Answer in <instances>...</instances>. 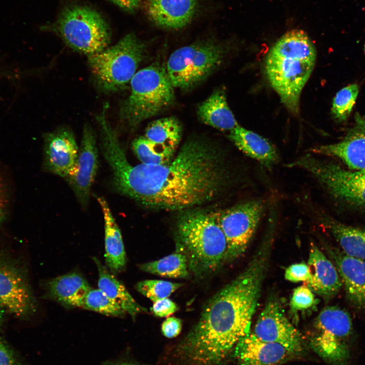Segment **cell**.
Listing matches in <instances>:
<instances>
[{
    "mask_svg": "<svg viewBox=\"0 0 365 365\" xmlns=\"http://www.w3.org/2000/svg\"><path fill=\"white\" fill-rule=\"evenodd\" d=\"M100 135L101 150L115 189L146 207L189 209L215 199L229 179L218 152L203 140L186 142L168 163L132 165L112 127L102 128Z\"/></svg>",
    "mask_w": 365,
    "mask_h": 365,
    "instance_id": "1",
    "label": "cell"
},
{
    "mask_svg": "<svg viewBox=\"0 0 365 365\" xmlns=\"http://www.w3.org/2000/svg\"><path fill=\"white\" fill-rule=\"evenodd\" d=\"M272 239L266 236L247 267L209 300L183 341L185 350L196 361L206 365L220 363L250 332Z\"/></svg>",
    "mask_w": 365,
    "mask_h": 365,
    "instance_id": "2",
    "label": "cell"
},
{
    "mask_svg": "<svg viewBox=\"0 0 365 365\" xmlns=\"http://www.w3.org/2000/svg\"><path fill=\"white\" fill-rule=\"evenodd\" d=\"M316 52L304 31L286 32L272 47L265 60V71L271 86L292 113L299 110L302 91L314 68Z\"/></svg>",
    "mask_w": 365,
    "mask_h": 365,
    "instance_id": "3",
    "label": "cell"
},
{
    "mask_svg": "<svg viewBox=\"0 0 365 365\" xmlns=\"http://www.w3.org/2000/svg\"><path fill=\"white\" fill-rule=\"evenodd\" d=\"M176 231V251L186 256L189 270L196 275L215 272L226 262L227 242L214 212L184 211Z\"/></svg>",
    "mask_w": 365,
    "mask_h": 365,
    "instance_id": "4",
    "label": "cell"
},
{
    "mask_svg": "<svg viewBox=\"0 0 365 365\" xmlns=\"http://www.w3.org/2000/svg\"><path fill=\"white\" fill-rule=\"evenodd\" d=\"M131 93L122 102L120 119L129 127L167 109L174 102V92L166 70L153 64L136 72L130 81Z\"/></svg>",
    "mask_w": 365,
    "mask_h": 365,
    "instance_id": "5",
    "label": "cell"
},
{
    "mask_svg": "<svg viewBox=\"0 0 365 365\" xmlns=\"http://www.w3.org/2000/svg\"><path fill=\"white\" fill-rule=\"evenodd\" d=\"M42 29L55 33L69 48L88 56L107 48L111 38V28L101 15L80 3L65 6L53 22Z\"/></svg>",
    "mask_w": 365,
    "mask_h": 365,
    "instance_id": "6",
    "label": "cell"
},
{
    "mask_svg": "<svg viewBox=\"0 0 365 365\" xmlns=\"http://www.w3.org/2000/svg\"><path fill=\"white\" fill-rule=\"evenodd\" d=\"M146 45L129 33L114 46L88 56V64L97 86L111 93L125 88L143 60Z\"/></svg>",
    "mask_w": 365,
    "mask_h": 365,
    "instance_id": "7",
    "label": "cell"
},
{
    "mask_svg": "<svg viewBox=\"0 0 365 365\" xmlns=\"http://www.w3.org/2000/svg\"><path fill=\"white\" fill-rule=\"evenodd\" d=\"M353 337L349 314L339 307L328 306L316 318L309 344L325 362L332 365H347L351 357Z\"/></svg>",
    "mask_w": 365,
    "mask_h": 365,
    "instance_id": "8",
    "label": "cell"
},
{
    "mask_svg": "<svg viewBox=\"0 0 365 365\" xmlns=\"http://www.w3.org/2000/svg\"><path fill=\"white\" fill-rule=\"evenodd\" d=\"M225 48L207 39L180 48L170 56L166 71L174 87L189 89L206 79L222 64Z\"/></svg>",
    "mask_w": 365,
    "mask_h": 365,
    "instance_id": "9",
    "label": "cell"
},
{
    "mask_svg": "<svg viewBox=\"0 0 365 365\" xmlns=\"http://www.w3.org/2000/svg\"><path fill=\"white\" fill-rule=\"evenodd\" d=\"M288 166L308 172L336 200L365 209V171L345 168L311 154L300 157Z\"/></svg>",
    "mask_w": 365,
    "mask_h": 365,
    "instance_id": "10",
    "label": "cell"
},
{
    "mask_svg": "<svg viewBox=\"0 0 365 365\" xmlns=\"http://www.w3.org/2000/svg\"><path fill=\"white\" fill-rule=\"evenodd\" d=\"M264 208L262 201L254 199L214 212L227 242L226 262H231L245 252L254 234Z\"/></svg>",
    "mask_w": 365,
    "mask_h": 365,
    "instance_id": "11",
    "label": "cell"
},
{
    "mask_svg": "<svg viewBox=\"0 0 365 365\" xmlns=\"http://www.w3.org/2000/svg\"><path fill=\"white\" fill-rule=\"evenodd\" d=\"M0 305L21 319L29 318L36 308L25 268L4 249H0Z\"/></svg>",
    "mask_w": 365,
    "mask_h": 365,
    "instance_id": "12",
    "label": "cell"
},
{
    "mask_svg": "<svg viewBox=\"0 0 365 365\" xmlns=\"http://www.w3.org/2000/svg\"><path fill=\"white\" fill-rule=\"evenodd\" d=\"M253 333L262 340L279 344L294 356L305 352L303 337L276 301L271 300L266 305L257 319Z\"/></svg>",
    "mask_w": 365,
    "mask_h": 365,
    "instance_id": "13",
    "label": "cell"
},
{
    "mask_svg": "<svg viewBox=\"0 0 365 365\" xmlns=\"http://www.w3.org/2000/svg\"><path fill=\"white\" fill-rule=\"evenodd\" d=\"M98 167L95 134L89 125L84 126L81 147L74 168L66 178L83 207L89 203L90 191Z\"/></svg>",
    "mask_w": 365,
    "mask_h": 365,
    "instance_id": "14",
    "label": "cell"
},
{
    "mask_svg": "<svg viewBox=\"0 0 365 365\" xmlns=\"http://www.w3.org/2000/svg\"><path fill=\"white\" fill-rule=\"evenodd\" d=\"M79 149L72 131L60 127L44 136V167L46 170L66 178L74 168Z\"/></svg>",
    "mask_w": 365,
    "mask_h": 365,
    "instance_id": "15",
    "label": "cell"
},
{
    "mask_svg": "<svg viewBox=\"0 0 365 365\" xmlns=\"http://www.w3.org/2000/svg\"><path fill=\"white\" fill-rule=\"evenodd\" d=\"M309 151L337 158L349 169L365 171V119L357 114L354 125L342 140Z\"/></svg>",
    "mask_w": 365,
    "mask_h": 365,
    "instance_id": "16",
    "label": "cell"
},
{
    "mask_svg": "<svg viewBox=\"0 0 365 365\" xmlns=\"http://www.w3.org/2000/svg\"><path fill=\"white\" fill-rule=\"evenodd\" d=\"M335 265L350 303L357 309H365V261L347 255L336 247L325 246Z\"/></svg>",
    "mask_w": 365,
    "mask_h": 365,
    "instance_id": "17",
    "label": "cell"
},
{
    "mask_svg": "<svg viewBox=\"0 0 365 365\" xmlns=\"http://www.w3.org/2000/svg\"><path fill=\"white\" fill-rule=\"evenodd\" d=\"M199 0H146L149 19L161 28L176 30L186 26L194 17Z\"/></svg>",
    "mask_w": 365,
    "mask_h": 365,
    "instance_id": "18",
    "label": "cell"
},
{
    "mask_svg": "<svg viewBox=\"0 0 365 365\" xmlns=\"http://www.w3.org/2000/svg\"><path fill=\"white\" fill-rule=\"evenodd\" d=\"M234 355L239 365H279L294 356L279 344L262 340L250 332L238 341Z\"/></svg>",
    "mask_w": 365,
    "mask_h": 365,
    "instance_id": "19",
    "label": "cell"
},
{
    "mask_svg": "<svg viewBox=\"0 0 365 365\" xmlns=\"http://www.w3.org/2000/svg\"><path fill=\"white\" fill-rule=\"evenodd\" d=\"M307 264L310 276L305 285L313 293L327 300L339 293L343 284L337 270L333 262L315 245L310 248Z\"/></svg>",
    "mask_w": 365,
    "mask_h": 365,
    "instance_id": "20",
    "label": "cell"
},
{
    "mask_svg": "<svg viewBox=\"0 0 365 365\" xmlns=\"http://www.w3.org/2000/svg\"><path fill=\"white\" fill-rule=\"evenodd\" d=\"M228 138L243 154L271 169L279 161L277 150L267 139L239 125L229 131Z\"/></svg>",
    "mask_w": 365,
    "mask_h": 365,
    "instance_id": "21",
    "label": "cell"
},
{
    "mask_svg": "<svg viewBox=\"0 0 365 365\" xmlns=\"http://www.w3.org/2000/svg\"><path fill=\"white\" fill-rule=\"evenodd\" d=\"M91 288L87 281L77 272L56 277L44 284L45 297L65 307H77L81 299Z\"/></svg>",
    "mask_w": 365,
    "mask_h": 365,
    "instance_id": "22",
    "label": "cell"
},
{
    "mask_svg": "<svg viewBox=\"0 0 365 365\" xmlns=\"http://www.w3.org/2000/svg\"><path fill=\"white\" fill-rule=\"evenodd\" d=\"M97 200L101 208L104 223L105 261L111 272L118 274L125 268L126 256L120 230L106 200L102 197Z\"/></svg>",
    "mask_w": 365,
    "mask_h": 365,
    "instance_id": "23",
    "label": "cell"
},
{
    "mask_svg": "<svg viewBox=\"0 0 365 365\" xmlns=\"http://www.w3.org/2000/svg\"><path fill=\"white\" fill-rule=\"evenodd\" d=\"M197 114L204 124L222 131H229L238 125L228 106L223 88L214 90L199 106Z\"/></svg>",
    "mask_w": 365,
    "mask_h": 365,
    "instance_id": "24",
    "label": "cell"
},
{
    "mask_svg": "<svg viewBox=\"0 0 365 365\" xmlns=\"http://www.w3.org/2000/svg\"><path fill=\"white\" fill-rule=\"evenodd\" d=\"M93 259L98 270V286L100 290L133 318L139 313L148 312L145 308L135 301L124 285L98 259L94 257Z\"/></svg>",
    "mask_w": 365,
    "mask_h": 365,
    "instance_id": "25",
    "label": "cell"
},
{
    "mask_svg": "<svg viewBox=\"0 0 365 365\" xmlns=\"http://www.w3.org/2000/svg\"><path fill=\"white\" fill-rule=\"evenodd\" d=\"M326 219L325 223L341 250L348 256L365 261V229Z\"/></svg>",
    "mask_w": 365,
    "mask_h": 365,
    "instance_id": "26",
    "label": "cell"
},
{
    "mask_svg": "<svg viewBox=\"0 0 365 365\" xmlns=\"http://www.w3.org/2000/svg\"><path fill=\"white\" fill-rule=\"evenodd\" d=\"M181 134L180 123L174 117H170L151 122L146 129L145 137L153 142L175 150Z\"/></svg>",
    "mask_w": 365,
    "mask_h": 365,
    "instance_id": "27",
    "label": "cell"
},
{
    "mask_svg": "<svg viewBox=\"0 0 365 365\" xmlns=\"http://www.w3.org/2000/svg\"><path fill=\"white\" fill-rule=\"evenodd\" d=\"M139 267L146 272L167 278H185L189 275L187 258L178 251L158 260L142 264Z\"/></svg>",
    "mask_w": 365,
    "mask_h": 365,
    "instance_id": "28",
    "label": "cell"
},
{
    "mask_svg": "<svg viewBox=\"0 0 365 365\" xmlns=\"http://www.w3.org/2000/svg\"><path fill=\"white\" fill-rule=\"evenodd\" d=\"M132 149L139 161L147 165H160L169 163L175 150L153 142L145 136L135 139Z\"/></svg>",
    "mask_w": 365,
    "mask_h": 365,
    "instance_id": "29",
    "label": "cell"
},
{
    "mask_svg": "<svg viewBox=\"0 0 365 365\" xmlns=\"http://www.w3.org/2000/svg\"><path fill=\"white\" fill-rule=\"evenodd\" d=\"M107 316L123 317L126 312L101 290L91 288L84 295L78 307Z\"/></svg>",
    "mask_w": 365,
    "mask_h": 365,
    "instance_id": "30",
    "label": "cell"
},
{
    "mask_svg": "<svg viewBox=\"0 0 365 365\" xmlns=\"http://www.w3.org/2000/svg\"><path fill=\"white\" fill-rule=\"evenodd\" d=\"M358 94V86L352 84L338 91L333 101L332 113L338 121H345L349 116Z\"/></svg>",
    "mask_w": 365,
    "mask_h": 365,
    "instance_id": "31",
    "label": "cell"
},
{
    "mask_svg": "<svg viewBox=\"0 0 365 365\" xmlns=\"http://www.w3.org/2000/svg\"><path fill=\"white\" fill-rule=\"evenodd\" d=\"M182 286V283L161 280H145L136 285L137 290L154 302L167 298Z\"/></svg>",
    "mask_w": 365,
    "mask_h": 365,
    "instance_id": "32",
    "label": "cell"
},
{
    "mask_svg": "<svg viewBox=\"0 0 365 365\" xmlns=\"http://www.w3.org/2000/svg\"><path fill=\"white\" fill-rule=\"evenodd\" d=\"M316 303L314 293L306 285L300 286L293 291L290 306L293 311L297 312L311 308Z\"/></svg>",
    "mask_w": 365,
    "mask_h": 365,
    "instance_id": "33",
    "label": "cell"
},
{
    "mask_svg": "<svg viewBox=\"0 0 365 365\" xmlns=\"http://www.w3.org/2000/svg\"><path fill=\"white\" fill-rule=\"evenodd\" d=\"M310 270L308 264L300 263L292 264L285 270V279L292 282H307L310 278Z\"/></svg>",
    "mask_w": 365,
    "mask_h": 365,
    "instance_id": "34",
    "label": "cell"
},
{
    "mask_svg": "<svg viewBox=\"0 0 365 365\" xmlns=\"http://www.w3.org/2000/svg\"><path fill=\"white\" fill-rule=\"evenodd\" d=\"M0 365H22L15 350L1 336Z\"/></svg>",
    "mask_w": 365,
    "mask_h": 365,
    "instance_id": "35",
    "label": "cell"
},
{
    "mask_svg": "<svg viewBox=\"0 0 365 365\" xmlns=\"http://www.w3.org/2000/svg\"><path fill=\"white\" fill-rule=\"evenodd\" d=\"M154 303L151 310L154 314L158 317L169 316L178 309L177 305L168 298Z\"/></svg>",
    "mask_w": 365,
    "mask_h": 365,
    "instance_id": "36",
    "label": "cell"
},
{
    "mask_svg": "<svg viewBox=\"0 0 365 365\" xmlns=\"http://www.w3.org/2000/svg\"><path fill=\"white\" fill-rule=\"evenodd\" d=\"M182 323L180 319L168 317L162 324L161 331L164 336L172 338L178 336L181 332Z\"/></svg>",
    "mask_w": 365,
    "mask_h": 365,
    "instance_id": "37",
    "label": "cell"
},
{
    "mask_svg": "<svg viewBox=\"0 0 365 365\" xmlns=\"http://www.w3.org/2000/svg\"><path fill=\"white\" fill-rule=\"evenodd\" d=\"M124 12L133 13L138 8L140 0H109Z\"/></svg>",
    "mask_w": 365,
    "mask_h": 365,
    "instance_id": "38",
    "label": "cell"
},
{
    "mask_svg": "<svg viewBox=\"0 0 365 365\" xmlns=\"http://www.w3.org/2000/svg\"><path fill=\"white\" fill-rule=\"evenodd\" d=\"M102 365H138L130 360L119 358L106 360L102 363Z\"/></svg>",
    "mask_w": 365,
    "mask_h": 365,
    "instance_id": "39",
    "label": "cell"
},
{
    "mask_svg": "<svg viewBox=\"0 0 365 365\" xmlns=\"http://www.w3.org/2000/svg\"><path fill=\"white\" fill-rule=\"evenodd\" d=\"M0 199V225L5 221L7 217V210L5 204Z\"/></svg>",
    "mask_w": 365,
    "mask_h": 365,
    "instance_id": "40",
    "label": "cell"
},
{
    "mask_svg": "<svg viewBox=\"0 0 365 365\" xmlns=\"http://www.w3.org/2000/svg\"><path fill=\"white\" fill-rule=\"evenodd\" d=\"M4 308L0 305V331L2 329L4 320Z\"/></svg>",
    "mask_w": 365,
    "mask_h": 365,
    "instance_id": "41",
    "label": "cell"
}]
</instances>
